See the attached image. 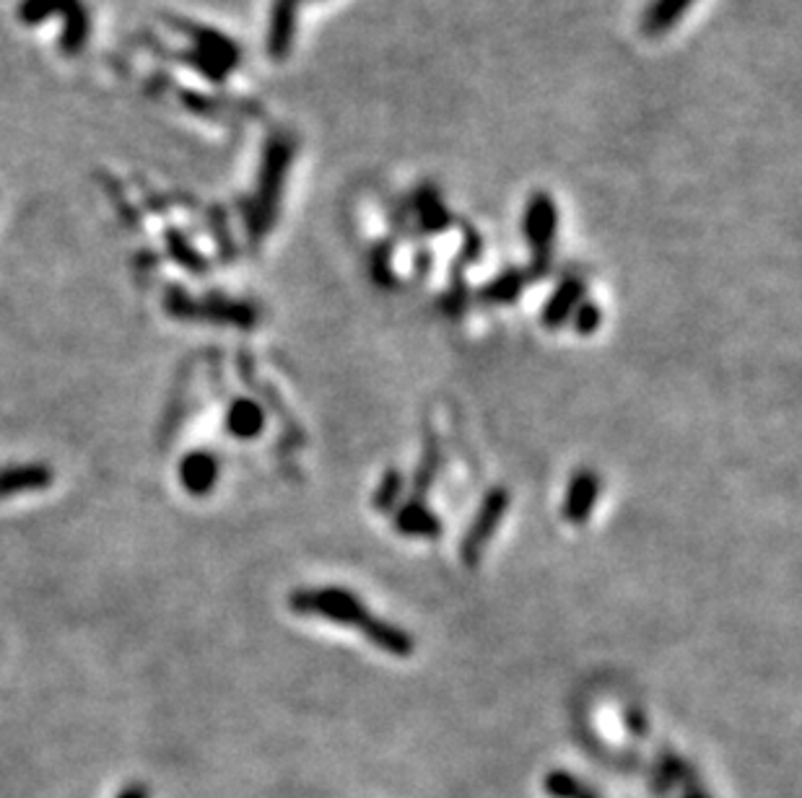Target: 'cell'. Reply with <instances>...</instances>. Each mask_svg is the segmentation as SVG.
Segmentation results:
<instances>
[{
    "label": "cell",
    "instance_id": "obj_2",
    "mask_svg": "<svg viewBox=\"0 0 802 798\" xmlns=\"http://www.w3.org/2000/svg\"><path fill=\"white\" fill-rule=\"evenodd\" d=\"M556 229H559V210L551 195L535 192L530 195L525 208V239L532 250V263L527 270V280L546 278L551 270Z\"/></svg>",
    "mask_w": 802,
    "mask_h": 798
},
{
    "label": "cell",
    "instance_id": "obj_9",
    "mask_svg": "<svg viewBox=\"0 0 802 798\" xmlns=\"http://www.w3.org/2000/svg\"><path fill=\"white\" fill-rule=\"evenodd\" d=\"M395 529L406 536H424V540H437L442 534V521L431 508L424 506V500L410 498L400 506L395 517Z\"/></svg>",
    "mask_w": 802,
    "mask_h": 798
},
{
    "label": "cell",
    "instance_id": "obj_24",
    "mask_svg": "<svg viewBox=\"0 0 802 798\" xmlns=\"http://www.w3.org/2000/svg\"><path fill=\"white\" fill-rule=\"evenodd\" d=\"M211 223H213V234L216 242H219L223 254H231V239H229V226H227V218H223V210H213L211 213Z\"/></svg>",
    "mask_w": 802,
    "mask_h": 798
},
{
    "label": "cell",
    "instance_id": "obj_13",
    "mask_svg": "<svg viewBox=\"0 0 802 798\" xmlns=\"http://www.w3.org/2000/svg\"><path fill=\"white\" fill-rule=\"evenodd\" d=\"M527 282V275L517 267L512 270H504L496 280H491L488 286L481 288V301L491 303V307H507V303H515L523 293Z\"/></svg>",
    "mask_w": 802,
    "mask_h": 798
},
{
    "label": "cell",
    "instance_id": "obj_26",
    "mask_svg": "<svg viewBox=\"0 0 802 798\" xmlns=\"http://www.w3.org/2000/svg\"><path fill=\"white\" fill-rule=\"evenodd\" d=\"M118 798H149V790L143 786H128L125 790H120Z\"/></svg>",
    "mask_w": 802,
    "mask_h": 798
},
{
    "label": "cell",
    "instance_id": "obj_7",
    "mask_svg": "<svg viewBox=\"0 0 802 798\" xmlns=\"http://www.w3.org/2000/svg\"><path fill=\"white\" fill-rule=\"evenodd\" d=\"M597 496H600V477L595 472L590 469L576 472L572 483H569L567 498H563V517H567V521H572V524H584V521L590 519L592 508L597 503Z\"/></svg>",
    "mask_w": 802,
    "mask_h": 798
},
{
    "label": "cell",
    "instance_id": "obj_25",
    "mask_svg": "<svg viewBox=\"0 0 802 798\" xmlns=\"http://www.w3.org/2000/svg\"><path fill=\"white\" fill-rule=\"evenodd\" d=\"M626 723H628V731H631L634 736H647V718L645 713H641V708H628L626 710Z\"/></svg>",
    "mask_w": 802,
    "mask_h": 798
},
{
    "label": "cell",
    "instance_id": "obj_4",
    "mask_svg": "<svg viewBox=\"0 0 802 798\" xmlns=\"http://www.w3.org/2000/svg\"><path fill=\"white\" fill-rule=\"evenodd\" d=\"M509 508V490L507 488H491L486 496H483L479 513H475L471 529H468L465 536H462L460 544V557L468 568H475L481 561L483 550H486V542L496 534L498 521L504 519Z\"/></svg>",
    "mask_w": 802,
    "mask_h": 798
},
{
    "label": "cell",
    "instance_id": "obj_20",
    "mask_svg": "<svg viewBox=\"0 0 802 798\" xmlns=\"http://www.w3.org/2000/svg\"><path fill=\"white\" fill-rule=\"evenodd\" d=\"M582 783L574 778V775L556 771L546 775V790L551 794V798H576L582 794Z\"/></svg>",
    "mask_w": 802,
    "mask_h": 798
},
{
    "label": "cell",
    "instance_id": "obj_23",
    "mask_svg": "<svg viewBox=\"0 0 802 798\" xmlns=\"http://www.w3.org/2000/svg\"><path fill=\"white\" fill-rule=\"evenodd\" d=\"M481 257V236L479 231L475 229H468L465 226V242H462V252H460V265H468V263H475V259Z\"/></svg>",
    "mask_w": 802,
    "mask_h": 798
},
{
    "label": "cell",
    "instance_id": "obj_27",
    "mask_svg": "<svg viewBox=\"0 0 802 798\" xmlns=\"http://www.w3.org/2000/svg\"><path fill=\"white\" fill-rule=\"evenodd\" d=\"M576 798H597L595 794H592V790H587V788H582V794L580 796H576Z\"/></svg>",
    "mask_w": 802,
    "mask_h": 798
},
{
    "label": "cell",
    "instance_id": "obj_11",
    "mask_svg": "<svg viewBox=\"0 0 802 798\" xmlns=\"http://www.w3.org/2000/svg\"><path fill=\"white\" fill-rule=\"evenodd\" d=\"M439 467H442V448H439V439L433 433L431 425L424 428V454L421 462H418L416 475H414V498L424 500L429 496L433 480H437Z\"/></svg>",
    "mask_w": 802,
    "mask_h": 798
},
{
    "label": "cell",
    "instance_id": "obj_17",
    "mask_svg": "<svg viewBox=\"0 0 802 798\" xmlns=\"http://www.w3.org/2000/svg\"><path fill=\"white\" fill-rule=\"evenodd\" d=\"M76 0H21L19 3V21L21 24H42L50 16H63Z\"/></svg>",
    "mask_w": 802,
    "mask_h": 798
},
{
    "label": "cell",
    "instance_id": "obj_14",
    "mask_svg": "<svg viewBox=\"0 0 802 798\" xmlns=\"http://www.w3.org/2000/svg\"><path fill=\"white\" fill-rule=\"evenodd\" d=\"M265 428V412L252 399H237L229 410V431L240 439H255Z\"/></svg>",
    "mask_w": 802,
    "mask_h": 798
},
{
    "label": "cell",
    "instance_id": "obj_21",
    "mask_svg": "<svg viewBox=\"0 0 802 798\" xmlns=\"http://www.w3.org/2000/svg\"><path fill=\"white\" fill-rule=\"evenodd\" d=\"M600 322H603V311H600L597 303L582 301L574 311V330L580 335H592V332L600 330Z\"/></svg>",
    "mask_w": 802,
    "mask_h": 798
},
{
    "label": "cell",
    "instance_id": "obj_12",
    "mask_svg": "<svg viewBox=\"0 0 802 798\" xmlns=\"http://www.w3.org/2000/svg\"><path fill=\"white\" fill-rule=\"evenodd\" d=\"M63 19H65V29L61 36V47L65 55L74 57L81 53L86 42H89L91 16H89V11H86L84 0H76V3L63 13Z\"/></svg>",
    "mask_w": 802,
    "mask_h": 798
},
{
    "label": "cell",
    "instance_id": "obj_15",
    "mask_svg": "<svg viewBox=\"0 0 802 798\" xmlns=\"http://www.w3.org/2000/svg\"><path fill=\"white\" fill-rule=\"evenodd\" d=\"M416 213L418 221H421V229L429 231V234H439L452 223L450 210L444 208L442 198H439L437 190H421L416 195Z\"/></svg>",
    "mask_w": 802,
    "mask_h": 798
},
{
    "label": "cell",
    "instance_id": "obj_5",
    "mask_svg": "<svg viewBox=\"0 0 802 798\" xmlns=\"http://www.w3.org/2000/svg\"><path fill=\"white\" fill-rule=\"evenodd\" d=\"M169 21L177 26V32L183 29V32L190 36V40L195 42L193 49H198V53L206 55L208 60L221 65L227 73H231L237 65L242 63V49L237 47V42L229 40L227 34L213 32V29L193 24V21H185V19H169Z\"/></svg>",
    "mask_w": 802,
    "mask_h": 798
},
{
    "label": "cell",
    "instance_id": "obj_1",
    "mask_svg": "<svg viewBox=\"0 0 802 798\" xmlns=\"http://www.w3.org/2000/svg\"><path fill=\"white\" fill-rule=\"evenodd\" d=\"M296 143L292 135L273 133L267 137L263 148V162H260V177L255 198L244 202V223L250 229L252 242H260L267 234V229L276 223L281 195H284L288 166L294 162Z\"/></svg>",
    "mask_w": 802,
    "mask_h": 798
},
{
    "label": "cell",
    "instance_id": "obj_3",
    "mask_svg": "<svg viewBox=\"0 0 802 798\" xmlns=\"http://www.w3.org/2000/svg\"><path fill=\"white\" fill-rule=\"evenodd\" d=\"M288 605L296 614L325 617V620L338 622V625H356L361 630L374 617L356 594L345 589H299L288 597Z\"/></svg>",
    "mask_w": 802,
    "mask_h": 798
},
{
    "label": "cell",
    "instance_id": "obj_10",
    "mask_svg": "<svg viewBox=\"0 0 802 798\" xmlns=\"http://www.w3.org/2000/svg\"><path fill=\"white\" fill-rule=\"evenodd\" d=\"M691 5L693 0H652L647 5L645 16H641V29L649 36L668 34L689 13Z\"/></svg>",
    "mask_w": 802,
    "mask_h": 798
},
{
    "label": "cell",
    "instance_id": "obj_6",
    "mask_svg": "<svg viewBox=\"0 0 802 798\" xmlns=\"http://www.w3.org/2000/svg\"><path fill=\"white\" fill-rule=\"evenodd\" d=\"M301 0H273L271 29H267V55L273 60H286L296 36V16Z\"/></svg>",
    "mask_w": 802,
    "mask_h": 798
},
{
    "label": "cell",
    "instance_id": "obj_19",
    "mask_svg": "<svg viewBox=\"0 0 802 798\" xmlns=\"http://www.w3.org/2000/svg\"><path fill=\"white\" fill-rule=\"evenodd\" d=\"M372 275H374V280L380 282V286H385V288L395 286L397 278L393 273V244H380L377 250H374Z\"/></svg>",
    "mask_w": 802,
    "mask_h": 798
},
{
    "label": "cell",
    "instance_id": "obj_16",
    "mask_svg": "<svg viewBox=\"0 0 802 798\" xmlns=\"http://www.w3.org/2000/svg\"><path fill=\"white\" fill-rule=\"evenodd\" d=\"M185 483L193 492H208L213 488L216 475H219V467H216V459L208 454H193L190 459L185 462Z\"/></svg>",
    "mask_w": 802,
    "mask_h": 798
},
{
    "label": "cell",
    "instance_id": "obj_18",
    "mask_svg": "<svg viewBox=\"0 0 802 798\" xmlns=\"http://www.w3.org/2000/svg\"><path fill=\"white\" fill-rule=\"evenodd\" d=\"M403 485H406V480H403L400 469H387L377 485V492H374V508H377L380 513L393 511L397 506V498H400L403 492Z\"/></svg>",
    "mask_w": 802,
    "mask_h": 798
},
{
    "label": "cell",
    "instance_id": "obj_22",
    "mask_svg": "<svg viewBox=\"0 0 802 798\" xmlns=\"http://www.w3.org/2000/svg\"><path fill=\"white\" fill-rule=\"evenodd\" d=\"M169 242H172V246H175V252H177V259H183V263L187 265V267H193V270H198V267H200V270H204V259H200L198 257V254H195L193 250H190V246H187L185 244V239H183V234H175V231H169Z\"/></svg>",
    "mask_w": 802,
    "mask_h": 798
},
{
    "label": "cell",
    "instance_id": "obj_8",
    "mask_svg": "<svg viewBox=\"0 0 802 798\" xmlns=\"http://www.w3.org/2000/svg\"><path fill=\"white\" fill-rule=\"evenodd\" d=\"M582 299H584V280L576 278V275L563 278L543 309L546 330H559V326L567 324L569 319H572L574 309L582 303Z\"/></svg>",
    "mask_w": 802,
    "mask_h": 798
}]
</instances>
